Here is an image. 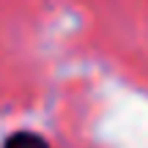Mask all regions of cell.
Returning a JSON list of instances; mask_svg holds the SVG:
<instances>
[{
  "label": "cell",
  "instance_id": "obj_1",
  "mask_svg": "<svg viewBox=\"0 0 148 148\" xmlns=\"http://www.w3.org/2000/svg\"><path fill=\"white\" fill-rule=\"evenodd\" d=\"M0 148H52V145H49V140L44 134L33 132V129H16L3 140Z\"/></svg>",
  "mask_w": 148,
  "mask_h": 148
}]
</instances>
